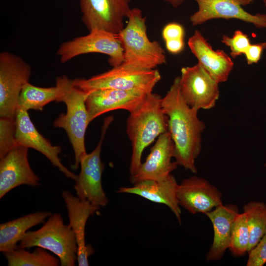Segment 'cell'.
Masks as SVG:
<instances>
[{"label":"cell","mask_w":266,"mask_h":266,"mask_svg":"<svg viewBox=\"0 0 266 266\" xmlns=\"http://www.w3.org/2000/svg\"><path fill=\"white\" fill-rule=\"evenodd\" d=\"M250 231L244 212L237 216L233 228L229 249L233 256L241 257L248 252Z\"/></svg>","instance_id":"484cf974"},{"label":"cell","mask_w":266,"mask_h":266,"mask_svg":"<svg viewBox=\"0 0 266 266\" xmlns=\"http://www.w3.org/2000/svg\"><path fill=\"white\" fill-rule=\"evenodd\" d=\"M162 99L158 94L149 93L130 112L126 131L132 147L130 176L139 168L144 150L156 138L168 131V117L163 111Z\"/></svg>","instance_id":"7a4b0ae2"},{"label":"cell","mask_w":266,"mask_h":266,"mask_svg":"<svg viewBox=\"0 0 266 266\" xmlns=\"http://www.w3.org/2000/svg\"><path fill=\"white\" fill-rule=\"evenodd\" d=\"M127 25L118 33L124 52L123 64L146 69H156L166 63L165 52L157 41L149 39L146 17L137 7L131 9Z\"/></svg>","instance_id":"3957f363"},{"label":"cell","mask_w":266,"mask_h":266,"mask_svg":"<svg viewBox=\"0 0 266 266\" xmlns=\"http://www.w3.org/2000/svg\"><path fill=\"white\" fill-rule=\"evenodd\" d=\"M51 214L48 211H38L0 224V251L4 253L17 248L18 243L26 232L30 228L44 223Z\"/></svg>","instance_id":"7402d4cb"},{"label":"cell","mask_w":266,"mask_h":266,"mask_svg":"<svg viewBox=\"0 0 266 266\" xmlns=\"http://www.w3.org/2000/svg\"><path fill=\"white\" fill-rule=\"evenodd\" d=\"M68 212L69 225L73 231L77 244V262L79 266H88V258L94 253L91 246L85 241V227L89 217L100 207L75 196L68 191L62 193Z\"/></svg>","instance_id":"ac0fdd59"},{"label":"cell","mask_w":266,"mask_h":266,"mask_svg":"<svg viewBox=\"0 0 266 266\" xmlns=\"http://www.w3.org/2000/svg\"><path fill=\"white\" fill-rule=\"evenodd\" d=\"M15 118L0 117V159L17 146Z\"/></svg>","instance_id":"4316f807"},{"label":"cell","mask_w":266,"mask_h":266,"mask_svg":"<svg viewBox=\"0 0 266 266\" xmlns=\"http://www.w3.org/2000/svg\"><path fill=\"white\" fill-rule=\"evenodd\" d=\"M179 84L187 103L198 110L215 106L219 97V84L199 63L181 69Z\"/></svg>","instance_id":"8fae6325"},{"label":"cell","mask_w":266,"mask_h":266,"mask_svg":"<svg viewBox=\"0 0 266 266\" xmlns=\"http://www.w3.org/2000/svg\"><path fill=\"white\" fill-rule=\"evenodd\" d=\"M161 79V74L156 69L136 68L122 63L88 79H72V83L87 92L100 89H115L139 91L148 94L152 92Z\"/></svg>","instance_id":"8992f818"},{"label":"cell","mask_w":266,"mask_h":266,"mask_svg":"<svg viewBox=\"0 0 266 266\" xmlns=\"http://www.w3.org/2000/svg\"><path fill=\"white\" fill-rule=\"evenodd\" d=\"M221 41L230 47L233 58L244 54L251 44L248 36L240 30L235 31L232 37L223 35Z\"/></svg>","instance_id":"83f0119b"},{"label":"cell","mask_w":266,"mask_h":266,"mask_svg":"<svg viewBox=\"0 0 266 266\" xmlns=\"http://www.w3.org/2000/svg\"><path fill=\"white\" fill-rule=\"evenodd\" d=\"M179 204L192 214L204 213L222 204V194L204 178L193 176L178 185Z\"/></svg>","instance_id":"2e32d148"},{"label":"cell","mask_w":266,"mask_h":266,"mask_svg":"<svg viewBox=\"0 0 266 266\" xmlns=\"http://www.w3.org/2000/svg\"><path fill=\"white\" fill-rule=\"evenodd\" d=\"M266 48V42L251 44L244 54L247 64L252 65L257 63L261 59L263 52Z\"/></svg>","instance_id":"4dcf8cb0"},{"label":"cell","mask_w":266,"mask_h":266,"mask_svg":"<svg viewBox=\"0 0 266 266\" xmlns=\"http://www.w3.org/2000/svg\"><path fill=\"white\" fill-rule=\"evenodd\" d=\"M89 53L107 55L112 67L120 65L124 61L123 48L118 34L102 30H93L87 35L64 42L57 52L62 63Z\"/></svg>","instance_id":"52a82bcc"},{"label":"cell","mask_w":266,"mask_h":266,"mask_svg":"<svg viewBox=\"0 0 266 266\" xmlns=\"http://www.w3.org/2000/svg\"><path fill=\"white\" fill-rule=\"evenodd\" d=\"M174 154V144L167 131L158 137L145 162L130 176L131 183L133 184L142 180L161 181L165 179L178 166L176 161H171Z\"/></svg>","instance_id":"9a60e30c"},{"label":"cell","mask_w":266,"mask_h":266,"mask_svg":"<svg viewBox=\"0 0 266 266\" xmlns=\"http://www.w3.org/2000/svg\"><path fill=\"white\" fill-rule=\"evenodd\" d=\"M63 88L56 78V85L44 88L34 86L29 82L23 87L18 101L17 108L25 110H42L48 103L58 100L62 94Z\"/></svg>","instance_id":"603a6c76"},{"label":"cell","mask_w":266,"mask_h":266,"mask_svg":"<svg viewBox=\"0 0 266 266\" xmlns=\"http://www.w3.org/2000/svg\"><path fill=\"white\" fill-rule=\"evenodd\" d=\"M47 250L37 247L30 252L18 247L16 249L4 253L8 266H58L60 261L57 257L48 253Z\"/></svg>","instance_id":"cb8c5ba5"},{"label":"cell","mask_w":266,"mask_h":266,"mask_svg":"<svg viewBox=\"0 0 266 266\" xmlns=\"http://www.w3.org/2000/svg\"><path fill=\"white\" fill-rule=\"evenodd\" d=\"M174 8L179 7L186 0H163Z\"/></svg>","instance_id":"d6a6232c"},{"label":"cell","mask_w":266,"mask_h":266,"mask_svg":"<svg viewBox=\"0 0 266 266\" xmlns=\"http://www.w3.org/2000/svg\"><path fill=\"white\" fill-rule=\"evenodd\" d=\"M166 48L167 50L173 54L181 52L184 48L183 38L174 39L165 41Z\"/></svg>","instance_id":"1f68e13d"},{"label":"cell","mask_w":266,"mask_h":266,"mask_svg":"<svg viewBox=\"0 0 266 266\" xmlns=\"http://www.w3.org/2000/svg\"><path fill=\"white\" fill-rule=\"evenodd\" d=\"M131 0H79L81 20L89 31L102 30L119 33L132 8Z\"/></svg>","instance_id":"30bf717a"},{"label":"cell","mask_w":266,"mask_h":266,"mask_svg":"<svg viewBox=\"0 0 266 266\" xmlns=\"http://www.w3.org/2000/svg\"><path fill=\"white\" fill-rule=\"evenodd\" d=\"M31 73L30 65L19 56L0 53V117H15L19 97Z\"/></svg>","instance_id":"9c48e42d"},{"label":"cell","mask_w":266,"mask_h":266,"mask_svg":"<svg viewBox=\"0 0 266 266\" xmlns=\"http://www.w3.org/2000/svg\"><path fill=\"white\" fill-rule=\"evenodd\" d=\"M239 214L235 204H221L205 214L212 223L214 236L206 256L208 261L220 260L229 249L234 221Z\"/></svg>","instance_id":"44dd1931"},{"label":"cell","mask_w":266,"mask_h":266,"mask_svg":"<svg viewBox=\"0 0 266 266\" xmlns=\"http://www.w3.org/2000/svg\"><path fill=\"white\" fill-rule=\"evenodd\" d=\"M15 118L17 146L31 148L39 151L66 177L75 181L77 175L64 166L59 157L61 152V147L53 145L49 140L38 132L32 121L28 111L18 108Z\"/></svg>","instance_id":"4fadbf2b"},{"label":"cell","mask_w":266,"mask_h":266,"mask_svg":"<svg viewBox=\"0 0 266 266\" xmlns=\"http://www.w3.org/2000/svg\"><path fill=\"white\" fill-rule=\"evenodd\" d=\"M178 185L170 174L161 181L142 180L133 184L132 187H121L117 192L136 195L152 202L166 205L181 224L182 211L177 198Z\"/></svg>","instance_id":"d6986e66"},{"label":"cell","mask_w":266,"mask_h":266,"mask_svg":"<svg viewBox=\"0 0 266 266\" xmlns=\"http://www.w3.org/2000/svg\"><path fill=\"white\" fill-rule=\"evenodd\" d=\"M264 3L265 6L266 7V0H264Z\"/></svg>","instance_id":"e575fe53"},{"label":"cell","mask_w":266,"mask_h":266,"mask_svg":"<svg viewBox=\"0 0 266 266\" xmlns=\"http://www.w3.org/2000/svg\"><path fill=\"white\" fill-rule=\"evenodd\" d=\"M28 148L16 146L0 161V199L20 185H40L39 178L31 167L28 158Z\"/></svg>","instance_id":"5bb4252c"},{"label":"cell","mask_w":266,"mask_h":266,"mask_svg":"<svg viewBox=\"0 0 266 266\" xmlns=\"http://www.w3.org/2000/svg\"><path fill=\"white\" fill-rule=\"evenodd\" d=\"M179 80V76L174 79L162 99V106L168 117V132L174 144L175 161L178 166L196 173L195 161L201 151L205 125L198 117L199 110L190 106L183 98Z\"/></svg>","instance_id":"6da1fadb"},{"label":"cell","mask_w":266,"mask_h":266,"mask_svg":"<svg viewBox=\"0 0 266 266\" xmlns=\"http://www.w3.org/2000/svg\"><path fill=\"white\" fill-rule=\"evenodd\" d=\"M60 81L62 94L58 102H63L66 106V112L62 113L54 122L56 128L65 130L72 145L74 153V163L71 168L77 169L81 157L86 154L85 136L90 123L86 101L88 92L75 87L72 79L66 75L57 77Z\"/></svg>","instance_id":"277c9868"},{"label":"cell","mask_w":266,"mask_h":266,"mask_svg":"<svg viewBox=\"0 0 266 266\" xmlns=\"http://www.w3.org/2000/svg\"><path fill=\"white\" fill-rule=\"evenodd\" d=\"M113 118H106L101 128L100 141L91 153L84 155L80 160V171L74 186L76 196L99 207L107 205L108 199L102 186V174L104 164L100 157L101 146L107 130Z\"/></svg>","instance_id":"ba28073f"},{"label":"cell","mask_w":266,"mask_h":266,"mask_svg":"<svg viewBox=\"0 0 266 266\" xmlns=\"http://www.w3.org/2000/svg\"><path fill=\"white\" fill-rule=\"evenodd\" d=\"M18 247L24 249L38 247L48 250L59 259L62 266H74L77 259L74 233L57 212L52 213L38 230L26 232Z\"/></svg>","instance_id":"5b68a950"},{"label":"cell","mask_w":266,"mask_h":266,"mask_svg":"<svg viewBox=\"0 0 266 266\" xmlns=\"http://www.w3.org/2000/svg\"><path fill=\"white\" fill-rule=\"evenodd\" d=\"M243 212L246 214L250 231L249 252L258 244L266 230V204L251 201L244 205Z\"/></svg>","instance_id":"d4e9b609"},{"label":"cell","mask_w":266,"mask_h":266,"mask_svg":"<svg viewBox=\"0 0 266 266\" xmlns=\"http://www.w3.org/2000/svg\"><path fill=\"white\" fill-rule=\"evenodd\" d=\"M247 266H263L266 263V230L258 244L248 253Z\"/></svg>","instance_id":"f1b7e54d"},{"label":"cell","mask_w":266,"mask_h":266,"mask_svg":"<svg viewBox=\"0 0 266 266\" xmlns=\"http://www.w3.org/2000/svg\"><path fill=\"white\" fill-rule=\"evenodd\" d=\"M147 95V94L141 92L115 89L90 91L86 101L89 122L115 110L123 109L131 112L143 101Z\"/></svg>","instance_id":"e0dca14e"},{"label":"cell","mask_w":266,"mask_h":266,"mask_svg":"<svg viewBox=\"0 0 266 266\" xmlns=\"http://www.w3.org/2000/svg\"><path fill=\"white\" fill-rule=\"evenodd\" d=\"M188 44L198 63L215 81L218 83L227 81L234 64L224 51L214 50L198 30L189 38Z\"/></svg>","instance_id":"ffe728a7"},{"label":"cell","mask_w":266,"mask_h":266,"mask_svg":"<svg viewBox=\"0 0 266 266\" xmlns=\"http://www.w3.org/2000/svg\"><path fill=\"white\" fill-rule=\"evenodd\" d=\"M185 31L183 27L177 23H170L166 24L162 32L163 38L165 41L183 38Z\"/></svg>","instance_id":"f546056e"},{"label":"cell","mask_w":266,"mask_h":266,"mask_svg":"<svg viewBox=\"0 0 266 266\" xmlns=\"http://www.w3.org/2000/svg\"><path fill=\"white\" fill-rule=\"evenodd\" d=\"M198 9L190 16L194 26L214 19H235L266 29V14H251L245 10L244 0H195Z\"/></svg>","instance_id":"7c38bea8"},{"label":"cell","mask_w":266,"mask_h":266,"mask_svg":"<svg viewBox=\"0 0 266 266\" xmlns=\"http://www.w3.org/2000/svg\"><path fill=\"white\" fill-rule=\"evenodd\" d=\"M254 0H244L246 5L252 3Z\"/></svg>","instance_id":"836d02e7"}]
</instances>
